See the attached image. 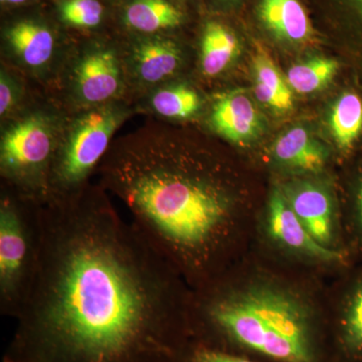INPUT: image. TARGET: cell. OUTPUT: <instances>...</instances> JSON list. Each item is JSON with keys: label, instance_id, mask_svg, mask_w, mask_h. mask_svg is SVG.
<instances>
[{"label": "cell", "instance_id": "277c9868", "mask_svg": "<svg viewBox=\"0 0 362 362\" xmlns=\"http://www.w3.org/2000/svg\"><path fill=\"white\" fill-rule=\"evenodd\" d=\"M42 202L6 194L0 202V312L14 318L30 289L40 252Z\"/></svg>", "mask_w": 362, "mask_h": 362}, {"label": "cell", "instance_id": "30bf717a", "mask_svg": "<svg viewBox=\"0 0 362 362\" xmlns=\"http://www.w3.org/2000/svg\"><path fill=\"white\" fill-rule=\"evenodd\" d=\"M258 16L279 42L303 45L313 37L311 21L299 0H259Z\"/></svg>", "mask_w": 362, "mask_h": 362}, {"label": "cell", "instance_id": "d4e9b609", "mask_svg": "<svg viewBox=\"0 0 362 362\" xmlns=\"http://www.w3.org/2000/svg\"><path fill=\"white\" fill-rule=\"evenodd\" d=\"M354 214L357 228L362 235V165L357 173L354 183Z\"/></svg>", "mask_w": 362, "mask_h": 362}, {"label": "cell", "instance_id": "7402d4cb", "mask_svg": "<svg viewBox=\"0 0 362 362\" xmlns=\"http://www.w3.org/2000/svg\"><path fill=\"white\" fill-rule=\"evenodd\" d=\"M178 362H254L204 343L188 344Z\"/></svg>", "mask_w": 362, "mask_h": 362}, {"label": "cell", "instance_id": "ffe728a7", "mask_svg": "<svg viewBox=\"0 0 362 362\" xmlns=\"http://www.w3.org/2000/svg\"><path fill=\"white\" fill-rule=\"evenodd\" d=\"M152 106L162 116L187 119L197 114L201 108L202 102L194 90L180 85L156 92L152 98Z\"/></svg>", "mask_w": 362, "mask_h": 362}, {"label": "cell", "instance_id": "44dd1931", "mask_svg": "<svg viewBox=\"0 0 362 362\" xmlns=\"http://www.w3.org/2000/svg\"><path fill=\"white\" fill-rule=\"evenodd\" d=\"M61 11L66 23L81 28L96 26L103 16V6L98 0H66Z\"/></svg>", "mask_w": 362, "mask_h": 362}, {"label": "cell", "instance_id": "e0dca14e", "mask_svg": "<svg viewBox=\"0 0 362 362\" xmlns=\"http://www.w3.org/2000/svg\"><path fill=\"white\" fill-rule=\"evenodd\" d=\"M125 20L139 32L156 33L180 25L182 13L168 0H130Z\"/></svg>", "mask_w": 362, "mask_h": 362}, {"label": "cell", "instance_id": "cb8c5ba5", "mask_svg": "<svg viewBox=\"0 0 362 362\" xmlns=\"http://www.w3.org/2000/svg\"><path fill=\"white\" fill-rule=\"evenodd\" d=\"M16 102V92L13 83L9 81L4 73L1 74V80H0V114L4 115L11 110Z\"/></svg>", "mask_w": 362, "mask_h": 362}, {"label": "cell", "instance_id": "6da1fadb", "mask_svg": "<svg viewBox=\"0 0 362 362\" xmlns=\"http://www.w3.org/2000/svg\"><path fill=\"white\" fill-rule=\"evenodd\" d=\"M178 274L101 190L45 202L4 362H178L189 326Z\"/></svg>", "mask_w": 362, "mask_h": 362}, {"label": "cell", "instance_id": "603a6c76", "mask_svg": "<svg viewBox=\"0 0 362 362\" xmlns=\"http://www.w3.org/2000/svg\"><path fill=\"white\" fill-rule=\"evenodd\" d=\"M352 28L362 47V0H343Z\"/></svg>", "mask_w": 362, "mask_h": 362}, {"label": "cell", "instance_id": "5bb4252c", "mask_svg": "<svg viewBox=\"0 0 362 362\" xmlns=\"http://www.w3.org/2000/svg\"><path fill=\"white\" fill-rule=\"evenodd\" d=\"M133 61L140 78L157 83L175 73L180 64V52L169 40H146L136 47Z\"/></svg>", "mask_w": 362, "mask_h": 362}, {"label": "cell", "instance_id": "ac0fdd59", "mask_svg": "<svg viewBox=\"0 0 362 362\" xmlns=\"http://www.w3.org/2000/svg\"><path fill=\"white\" fill-rule=\"evenodd\" d=\"M339 70L337 59L316 57L292 66L286 81L298 94H311L330 84Z\"/></svg>", "mask_w": 362, "mask_h": 362}, {"label": "cell", "instance_id": "ba28073f", "mask_svg": "<svg viewBox=\"0 0 362 362\" xmlns=\"http://www.w3.org/2000/svg\"><path fill=\"white\" fill-rule=\"evenodd\" d=\"M214 130L228 141L247 145L263 135V117L245 90H233L216 99L211 115Z\"/></svg>", "mask_w": 362, "mask_h": 362}, {"label": "cell", "instance_id": "d6986e66", "mask_svg": "<svg viewBox=\"0 0 362 362\" xmlns=\"http://www.w3.org/2000/svg\"><path fill=\"white\" fill-rule=\"evenodd\" d=\"M339 342L347 358L362 362V277L352 288L343 309Z\"/></svg>", "mask_w": 362, "mask_h": 362}, {"label": "cell", "instance_id": "4316f807", "mask_svg": "<svg viewBox=\"0 0 362 362\" xmlns=\"http://www.w3.org/2000/svg\"><path fill=\"white\" fill-rule=\"evenodd\" d=\"M228 1H230V0H228Z\"/></svg>", "mask_w": 362, "mask_h": 362}, {"label": "cell", "instance_id": "5b68a950", "mask_svg": "<svg viewBox=\"0 0 362 362\" xmlns=\"http://www.w3.org/2000/svg\"><path fill=\"white\" fill-rule=\"evenodd\" d=\"M122 119L120 112L107 107L90 112L78 121L52 160L45 202L84 189L88 176L106 156L112 135Z\"/></svg>", "mask_w": 362, "mask_h": 362}, {"label": "cell", "instance_id": "8fae6325", "mask_svg": "<svg viewBox=\"0 0 362 362\" xmlns=\"http://www.w3.org/2000/svg\"><path fill=\"white\" fill-rule=\"evenodd\" d=\"M120 70L111 51H96L87 54L77 70L78 94L89 103H102L119 89Z\"/></svg>", "mask_w": 362, "mask_h": 362}, {"label": "cell", "instance_id": "9a60e30c", "mask_svg": "<svg viewBox=\"0 0 362 362\" xmlns=\"http://www.w3.org/2000/svg\"><path fill=\"white\" fill-rule=\"evenodd\" d=\"M9 42L26 64L32 66L45 65L54 52V35L49 28L33 21H21L7 33Z\"/></svg>", "mask_w": 362, "mask_h": 362}, {"label": "cell", "instance_id": "3957f363", "mask_svg": "<svg viewBox=\"0 0 362 362\" xmlns=\"http://www.w3.org/2000/svg\"><path fill=\"white\" fill-rule=\"evenodd\" d=\"M204 332L280 362H318L315 330L303 302L277 286H216L194 304Z\"/></svg>", "mask_w": 362, "mask_h": 362}, {"label": "cell", "instance_id": "7c38bea8", "mask_svg": "<svg viewBox=\"0 0 362 362\" xmlns=\"http://www.w3.org/2000/svg\"><path fill=\"white\" fill-rule=\"evenodd\" d=\"M328 125L333 142L342 156H349L362 142V90H342L331 105Z\"/></svg>", "mask_w": 362, "mask_h": 362}, {"label": "cell", "instance_id": "52a82bcc", "mask_svg": "<svg viewBox=\"0 0 362 362\" xmlns=\"http://www.w3.org/2000/svg\"><path fill=\"white\" fill-rule=\"evenodd\" d=\"M290 206L312 237L322 246L332 247L334 204L325 187L310 180H294L281 187Z\"/></svg>", "mask_w": 362, "mask_h": 362}, {"label": "cell", "instance_id": "484cf974", "mask_svg": "<svg viewBox=\"0 0 362 362\" xmlns=\"http://www.w3.org/2000/svg\"><path fill=\"white\" fill-rule=\"evenodd\" d=\"M2 2H7V4H21L25 2V0H1Z\"/></svg>", "mask_w": 362, "mask_h": 362}, {"label": "cell", "instance_id": "2e32d148", "mask_svg": "<svg viewBox=\"0 0 362 362\" xmlns=\"http://www.w3.org/2000/svg\"><path fill=\"white\" fill-rule=\"evenodd\" d=\"M240 52L237 37L221 23L211 21L204 28L202 42V73L209 77L226 70Z\"/></svg>", "mask_w": 362, "mask_h": 362}, {"label": "cell", "instance_id": "7a4b0ae2", "mask_svg": "<svg viewBox=\"0 0 362 362\" xmlns=\"http://www.w3.org/2000/svg\"><path fill=\"white\" fill-rule=\"evenodd\" d=\"M102 183L178 273L211 276L233 228L232 199L213 176L188 166L158 135L134 137L101 162Z\"/></svg>", "mask_w": 362, "mask_h": 362}, {"label": "cell", "instance_id": "8992f818", "mask_svg": "<svg viewBox=\"0 0 362 362\" xmlns=\"http://www.w3.org/2000/svg\"><path fill=\"white\" fill-rule=\"evenodd\" d=\"M267 228L272 239L298 254L325 263H341L344 255L322 246L310 235L293 211L281 187L272 190L267 214Z\"/></svg>", "mask_w": 362, "mask_h": 362}, {"label": "cell", "instance_id": "4fadbf2b", "mask_svg": "<svg viewBox=\"0 0 362 362\" xmlns=\"http://www.w3.org/2000/svg\"><path fill=\"white\" fill-rule=\"evenodd\" d=\"M254 93L257 100L278 113H286L293 107V90L279 71L270 54L258 47L252 59Z\"/></svg>", "mask_w": 362, "mask_h": 362}, {"label": "cell", "instance_id": "9c48e42d", "mask_svg": "<svg viewBox=\"0 0 362 362\" xmlns=\"http://www.w3.org/2000/svg\"><path fill=\"white\" fill-rule=\"evenodd\" d=\"M272 156L288 170L317 173L327 163L329 151L304 126H293L274 142Z\"/></svg>", "mask_w": 362, "mask_h": 362}]
</instances>
